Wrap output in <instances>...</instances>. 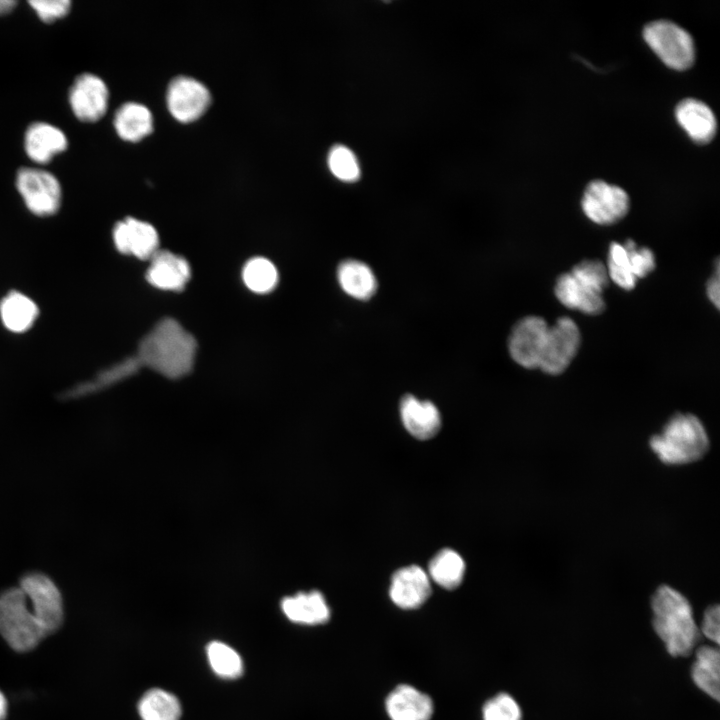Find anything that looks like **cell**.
<instances>
[{"label": "cell", "mask_w": 720, "mask_h": 720, "mask_svg": "<svg viewBox=\"0 0 720 720\" xmlns=\"http://www.w3.org/2000/svg\"><path fill=\"white\" fill-rule=\"evenodd\" d=\"M29 5L35 11L40 20L45 23H52L65 17L71 9L69 0H33Z\"/></svg>", "instance_id": "e575fe53"}, {"label": "cell", "mask_w": 720, "mask_h": 720, "mask_svg": "<svg viewBox=\"0 0 720 720\" xmlns=\"http://www.w3.org/2000/svg\"><path fill=\"white\" fill-rule=\"evenodd\" d=\"M245 285L256 293H267L277 284L278 273L274 264L266 258L250 259L243 268Z\"/></svg>", "instance_id": "f546056e"}, {"label": "cell", "mask_w": 720, "mask_h": 720, "mask_svg": "<svg viewBox=\"0 0 720 720\" xmlns=\"http://www.w3.org/2000/svg\"><path fill=\"white\" fill-rule=\"evenodd\" d=\"M138 711L142 720H179L181 716L178 699L160 688L150 689L142 696Z\"/></svg>", "instance_id": "83f0119b"}, {"label": "cell", "mask_w": 720, "mask_h": 720, "mask_svg": "<svg viewBox=\"0 0 720 720\" xmlns=\"http://www.w3.org/2000/svg\"><path fill=\"white\" fill-rule=\"evenodd\" d=\"M400 415L404 427L415 438L427 440L440 430V412L431 401L407 394L401 399Z\"/></svg>", "instance_id": "ac0fdd59"}, {"label": "cell", "mask_w": 720, "mask_h": 720, "mask_svg": "<svg viewBox=\"0 0 720 720\" xmlns=\"http://www.w3.org/2000/svg\"><path fill=\"white\" fill-rule=\"evenodd\" d=\"M607 273L609 279L624 290L635 288L637 279L633 274L629 253L623 244L612 242L608 250Z\"/></svg>", "instance_id": "4dcf8cb0"}, {"label": "cell", "mask_w": 720, "mask_h": 720, "mask_svg": "<svg viewBox=\"0 0 720 720\" xmlns=\"http://www.w3.org/2000/svg\"><path fill=\"white\" fill-rule=\"evenodd\" d=\"M113 124L120 138L135 142L152 131L153 117L145 105L126 102L116 110Z\"/></svg>", "instance_id": "cb8c5ba5"}, {"label": "cell", "mask_w": 720, "mask_h": 720, "mask_svg": "<svg viewBox=\"0 0 720 720\" xmlns=\"http://www.w3.org/2000/svg\"><path fill=\"white\" fill-rule=\"evenodd\" d=\"M108 88L95 74L83 73L73 82L68 95L75 117L83 122H96L106 113Z\"/></svg>", "instance_id": "7c38bea8"}, {"label": "cell", "mask_w": 720, "mask_h": 720, "mask_svg": "<svg viewBox=\"0 0 720 720\" xmlns=\"http://www.w3.org/2000/svg\"><path fill=\"white\" fill-rule=\"evenodd\" d=\"M16 5L14 0H0V16L10 13Z\"/></svg>", "instance_id": "74e56055"}, {"label": "cell", "mask_w": 720, "mask_h": 720, "mask_svg": "<svg viewBox=\"0 0 720 720\" xmlns=\"http://www.w3.org/2000/svg\"><path fill=\"white\" fill-rule=\"evenodd\" d=\"M706 293L714 306L719 309V263H716L715 275L707 282Z\"/></svg>", "instance_id": "8d00e7d4"}, {"label": "cell", "mask_w": 720, "mask_h": 720, "mask_svg": "<svg viewBox=\"0 0 720 720\" xmlns=\"http://www.w3.org/2000/svg\"><path fill=\"white\" fill-rule=\"evenodd\" d=\"M691 678L702 692L716 701L720 696V653L718 646L703 645L695 653Z\"/></svg>", "instance_id": "603a6c76"}, {"label": "cell", "mask_w": 720, "mask_h": 720, "mask_svg": "<svg viewBox=\"0 0 720 720\" xmlns=\"http://www.w3.org/2000/svg\"><path fill=\"white\" fill-rule=\"evenodd\" d=\"M608 282L606 266L599 260L586 259L557 278L554 293L565 307L597 315L605 309L603 291Z\"/></svg>", "instance_id": "277c9868"}, {"label": "cell", "mask_w": 720, "mask_h": 720, "mask_svg": "<svg viewBox=\"0 0 720 720\" xmlns=\"http://www.w3.org/2000/svg\"><path fill=\"white\" fill-rule=\"evenodd\" d=\"M19 588L45 635L55 632L63 622V600L57 585L42 572H28L20 579Z\"/></svg>", "instance_id": "52a82bcc"}, {"label": "cell", "mask_w": 720, "mask_h": 720, "mask_svg": "<svg viewBox=\"0 0 720 720\" xmlns=\"http://www.w3.org/2000/svg\"><path fill=\"white\" fill-rule=\"evenodd\" d=\"M38 313L35 302L17 291L7 294L0 303L2 323L14 333H22L31 328Z\"/></svg>", "instance_id": "d4e9b609"}, {"label": "cell", "mask_w": 720, "mask_h": 720, "mask_svg": "<svg viewBox=\"0 0 720 720\" xmlns=\"http://www.w3.org/2000/svg\"><path fill=\"white\" fill-rule=\"evenodd\" d=\"M16 188L28 210L37 216L54 215L60 208L62 189L50 172L33 167L17 171Z\"/></svg>", "instance_id": "ba28073f"}, {"label": "cell", "mask_w": 720, "mask_h": 720, "mask_svg": "<svg viewBox=\"0 0 720 720\" xmlns=\"http://www.w3.org/2000/svg\"><path fill=\"white\" fill-rule=\"evenodd\" d=\"M429 576L439 586L447 590L457 588L463 581L465 563L454 550L439 551L429 563Z\"/></svg>", "instance_id": "4316f807"}, {"label": "cell", "mask_w": 720, "mask_h": 720, "mask_svg": "<svg viewBox=\"0 0 720 720\" xmlns=\"http://www.w3.org/2000/svg\"><path fill=\"white\" fill-rule=\"evenodd\" d=\"M67 146L68 140L65 133L52 124L35 122L25 132V152L36 163L50 162L54 156L64 152Z\"/></svg>", "instance_id": "d6986e66"}, {"label": "cell", "mask_w": 720, "mask_h": 720, "mask_svg": "<svg viewBox=\"0 0 720 720\" xmlns=\"http://www.w3.org/2000/svg\"><path fill=\"white\" fill-rule=\"evenodd\" d=\"M482 718L483 720H522V710L513 696L501 692L485 702Z\"/></svg>", "instance_id": "d6a6232c"}, {"label": "cell", "mask_w": 720, "mask_h": 720, "mask_svg": "<svg viewBox=\"0 0 720 720\" xmlns=\"http://www.w3.org/2000/svg\"><path fill=\"white\" fill-rule=\"evenodd\" d=\"M675 116L694 142L705 144L714 138L717 129L716 118L705 103L693 98L684 99L677 105Z\"/></svg>", "instance_id": "ffe728a7"}, {"label": "cell", "mask_w": 720, "mask_h": 720, "mask_svg": "<svg viewBox=\"0 0 720 720\" xmlns=\"http://www.w3.org/2000/svg\"><path fill=\"white\" fill-rule=\"evenodd\" d=\"M549 325L539 316H526L512 328L508 339L511 358L527 369L539 368Z\"/></svg>", "instance_id": "8fae6325"}, {"label": "cell", "mask_w": 720, "mask_h": 720, "mask_svg": "<svg viewBox=\"0 0 720 720\" xmlns=\"http://www.w3.org/2000/svg\"><path fill=\"white\" fill-rule=\"evenodd\" d=\"M207 657L214 673L222 678L235 679L243 672L240 655L225 643L219 641L209 643Z\"/></svg>", "instance_id": "f1b7e54d"}, {"label": "cell", "mask_w": 720, "mask_h": 720, "mask_svg": "<svg viewBox=\"0 0 720 720\" xmlns=\"http://www.w3.org/2000/svg\"><path fill=\"white\" fill-rule=\"evenodd\" d=\"M581 205L591 221L599 225H611L626 216L630 202L622 188L595 180L587 185Z\"/></svg>", "instance_id": "30bf717a"}, {"label": "cell", "mask_w": 720, "mask_h": 720, "mask_svg": "<svg viewBox=\"0 0 720 720\" xmlns=\"http://www.w3.org/2000/svg\"><path fill=\"white\" fill-rule=\"evenodd\" d=\"M390 720H430L434 712L431 697L409 684L396 686L386 697Z\"/></svg>", "instance_id": "2e32d148"}, {"label": "cell", "mask_w": 720, "mask_h": 720, "mask_svg": "<svg viewBox=\"0 0 720 720\" xmlns=\"http://www.w3.org/2000/svg\"><path fill=\"white\" fill-rule=\"evenodd\" d=\"M581 343L577 324L564 316L549 326L539 369L549 375L564 372L576 356Z\"/></svg>", "instance_id": "9c48e42d"}, {"label": "cell", "mask_w": 720, "mask_h": 720, "mask_svg": "<svg viewBox=\"0 0 720 720\" xmlns=\"http://www.w3.org/2000/svg\"><path fill=\"white\" fill-rule=\"evenodd\" d=\"M281 608L290 621L298 624L319 625L330 619V608L319 591L285 597L281 601Z\"/></svg>", "instance_id": "44dd1931"}, {"label": "cell", "mask_w": 720, "mask_h": 720, "mask_svg": "<svg viewBox=\"0 0 720 720\" xmlns=\"http://www.w3.org/2000/svg\"><path fill=\"white\" fill-rule=\"evenodd\" d=\"M699 632L702 633L707 639L719 645L720 642V607L715 604L709 606L702 618Z\"/></svg>", "instance_id": "d590c367"}, {"label": "cell", "mask_w": 720, "mask_h": 720, "mask_svg": "<svg viewBox=\"0 0 720 720\" xmlns=\"http://www.w3.org/2000/svg\"><path fill=\"white\" fill-rule=\"evenodd\" d=\"M196 348L193 335L176 320L166 318L143 337L136 356L142 366L177 379L191 371Z\"/></svg>", "instance_id": "6da1fadb"}, {"label": "cell", "mask_w": 720, "mask_h": 720, "mask_svg": "<svg viewBox=\"0 0 720 720\" xmlns=\"http://www.w3.org/2000/svg\"><path fill=\"white\" fill-rule=\"evenodd\" d=\"M431 595L430 578L419 566L412 565L397 570L389 588L391 601L401 609H417Z\"/></svg>", "instance_id": "9a60e30c"}, {"label": "cell", "mask_w": 720, "mask_h": 720, "mask_svg": "<svg viewBox=\"0 0 720 720\" xmlns=\"http://www.w3.org/2000/svg\"><path fill=\"white\" fill-rule=\"evenodd\" d=\"M7 715V701L3 693L0 691V720H4Z\"/></svg>", "instance_id": "f35d334b"}, {"label": "cell", "mask_w": 720, "mask_h": 720, "mask_svg": "<svg viewBox=\"0 0 720 720\" xmlns=\"http://www.w3.org/2000/svg\"><path fill=\"white\" fill-rule=\"evenodd\" d=\"M652 625L667 652L685 657L695 648L699 627L688 599L669 585H661L651 598Z\"/></svg>", "instance_id": "7a4b0ae2"}, {"label": "cell", "mask_w": 720, "mask_h": 720, "mask_svg": "<svg viewBox=\"0 0 720 720\" xmlns=\"http://www.w3.org/2000/svg\"><path fill=\"white\" fill-rule=\"evenodd\" d=\"M646 43L664 64L675 70L690 68L695 60V47L690 34L666 20L647 24L643 30Z\"/></svg>", "instance_id": "8992f818"}, {"label": "cell", "mask_w": 720, "mask_h": 720, "mask_svg": "<svg viewBox=\"0 0 720 720\" xmlns=\"http://www.w3.org/2000/svg\"><path fill=\"white\" fill-rule=\"evenodd\" d=\"M337 279L341 289L358 300H369L377 290V279L372 269L359 260L342 261L337 268Z\"/></svg>", "instance_id": "7402d4cb"}, {"label": "cell", "mask_w": 720, "mask_h": 720, "mask_svg": "<svg viewBox=\"0 0 720 720\" xmlns=\"http://www.w3.org/2000/svg\"><path fill=\"white\" fill-rule=\"evenodd\" d=\"M0 634L19 652L33 649L46 636L19 587L0 593Z\"/></svg>", "instance_id": "5b68a950"}, {"label": "cell", "mask_w": 720, "mask_h": 720, "mask_svg": "<svg viewBox=\"0 0 720 720\" xmlns=\"http://www.w3.org/2000/svg\"><path fill=\"white\" fill-rule=\"evenodd\" d=\"M649 446L664 464L683 465L701 459L709 449V438L699 418L689 413L673 415Z\"/></svg>", "instance_id": "3957f363"}, {"label": "cell", "mask_w": 720, "mask_h": 720, "mask_svg": "<svg viewBox=\"0 0 720 720\" xmlns=\"http://www.w3.org/2000/svg\"><path fill=\"white\" fill-rule=\"evenodd\" d=\"M328 166L341 181L354 182L360 176V167L354 153L343 145H335L328 154Z\"/></svg>", "instance_id": "1f68e13d"}, {"label": "cell", "mask_w": 720, "mask_h": 720, "mask_svg": "<svg viewBox=\"0 0 720 720\" xmlns=\"http://www.w3.org/2000/svg\"><path fill=\"white\" fill-rule=\"evenodd\" d=\"M113 240L119 252L142 260H150L159 250L156 229L151 224L133 217H127L116 223Z\"/></svg>", "instance_id": "5bb4252c"}, {"label": "cell", "mask_w": 720, "mask_h": 720, "mask_svg": "<svg viewBox=\"0 0 720 720\" xmlns=\"http://www.w3.org/2000/svg\"><path fill=\"white\" fill-rule=\"evenodd\" d=\"M209 103V90L197 79L182 75L175 77L169 83L167 105L177 120L189 122L197 119Z\"/></svg>", "instance_id": "4fadbf2b"}, {"label": "cell", "mask_w": 720, "mask_h": 720, "mask_svg": "<svg viewBox=\"0 0 720 720\" xmlns=\"http://www.w3.org/2000/svg\"><path fill=\"white\" fill-rule=\"evenodd\" d=\"M191 276L189 263L167 250H158L151 258L146 272L147 281L162 290H182Z\"/></svg>", "instance_id": "e0dca14e"}, {"label": "cell", "mask_w": 720, "mask_h": 720, "mask_svg": "<svg viewBox=\"0 0 720 720\" xmlns=\"http://www.w3.org/2000/svg\"><path fill=\"white\" fill-rule=\"evenodd\" d=\"M623 245L629 253L633 274L637 280L646 277L655 269L656 260L651 249L647 247L638 248L631 239H628Z\"/></svg>", "instance_id": "836d02e7"}, {"label": "cell", "mask_w": 720, "mask_h": 720, "mask_svg": "<svg viewBox=\"0 0 720 720\" xmlns=\"http://www.w3.org/2000/svg\"><path fill=\"white\" fill-rule=\"evenodd\" d=\"M141 366L137 356L129 357L110 368L104 369L93 379L66 391L63 394V399H76L103 390L134 375Z\"/></svg>", "instance_id": "484cf974"}]
</instances>
